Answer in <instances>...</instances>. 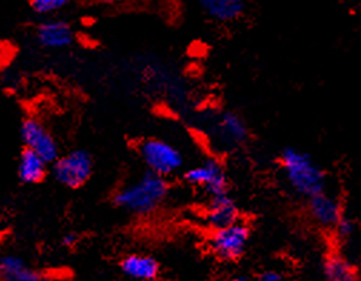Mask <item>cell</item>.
Returning <instances> with one entry per match:
<instances>
[{
  "label": "cell",
  "instance_id": "14",
  "mask_svg": "<svg viewBox=\"0 0 361 281\" xmlns=\"http://www.w3.org/2000/svg\"><path fill=\"white\" fill-rule=\"evenodd\" d=\"M249 127L246 122L234 111H224L217 125V137L223 144L242 146L249 140Z\"/></svg>",
  "mask_w": 361,
  "mask_h": 281
},
{
  "label": "cell",
  "instance_id": "6",
  "mask_svg": "<svg viewBox=\"0 0 361 281\" xmlns=\"http://www.w3.org/2000/svg\"><path fill=\"white\" fill-rule=\"evenodd\" d=\"M182 179L188 186L203 190L207 197L227 193L230 186L224 164L216 157H207L189 167L183 172Z\"/></svg>",
  "mask_w": 361,
  "mask_h": 281
},
{
  "label": "cell",
  "instance_id": "4",
  "mask_svg": "<svg viewBox=\"0 0 361 281\" xmlns=\"http://www.w3.org/2000/svg\"><path fill=\"white\" fill-rule=\"evenodd\" d=\"M137 153L147 170L166 179L182 172L186 161L182 150L173 143L159 137L142 140L139 143Z\"/></svg>",
  "mask_w": 361,
  "mask_h": 281
},
{
  "label": "cell",
  "instance_id": "21",
  "mask_svg": "<svg viewBox=\"0 0 361 281\" xmlns=\"http://www.w3.org/2000/svg\"><path fill=\"white\" fill-rule=\"evenodd\" d=\"M250 277L249 275H245V274H237V275H233L231 280L234 281H247Z\"/></svg>",
  "mask_w": 361,
  "mask_h": 281
},
{
  "label": "cell",
  "instance_id": "3",
  "mask_svg": "<svg viewBox=\"0 0 361 281\" xmlns=\"http://www.w3.org/2000/svg\"><path fill=\"white\" fill-rule=\"evenodd\" d=\"M250 239V224L240 218L230 226L212 230L207 240V249L219 261L235 263L245 257Z\"/></svg>",
  "mask_w": 361,
  "mask_h": 281
},
{
  "label": "cell",
  "instance_id": "13",
  "mask_svg": "<svg viewBox=\"0 0 361 281\" xmlns=\"http://www.w3.org/2000/svg\"><path fill=\"white\" fill-rule=\"evenodd\" d=\"M0 280L4 281H43L46 274L33 268L23 257L5 253L0 254Z\"/></svg>",
  "mask_w": 361,
  "mask_h": 281
},
{
  "label": "cell",
  "instance_id": "8",
  "mask_svg": "<svg viewBox=\"0 0 361 281\" xmlns=\"http://www.w3.org/2000/svg\"><path fill=\"white\" fill-rule=\"evenodd\" d=\"M307 213L314 224L324 230H333L337 221L344 214L341 200L324 192H320L307 199Z\"/></svg>",
  "mask_w": 361,
  "mask_h": 281
},
{
  "label": "cell",
  "instance_id": "18",
  "mask_svg": "<svg viewBox=\"0 0 361 281\" xmlns=\"http://www.w3.org/2000/svg\"><path fill=\"white\" fill-rule=\"evenodd\" d=\"M333 232L336 233V239L340 243L348 242L350 239L354 237V235L357 232V221L353 217L343 214L341 218L337 221L336 226L333 227Z\"/></svg>",
  "mask_w": 361,
  "mask_h": 281
},
{
  "label": "cell",
  "instance_id": "10",
  "mask_svg": "<svg viewBox=\"0 0 361 281\" xmlns=\"http://www.w3.org/2000/svg\"><path fill=\"white\" fill-rule=\"evenodd\" d=\"M75 37L73 26L63 19H46L36 27V40L44 49H66L73 44Z\"/></svg>",
  "mask_w": 361,
  "mask_h": 281
},
{
  "label": "cell",
  "instance_id": "17",
  "mask_svg": "<svg viewBox=\"0 0 361 281\" xmlns=\"http://www.w3.org/2000/svg\"><path fill=\"white\" fill-rule=\"evenodd\" d=\"M75 0H30L32 11L39 16H50L71 6Z\"/></svg>",
  "mask_w": 361,
  "mask_h": 281
},
{
  "label": "cell",
  "instance_id": "12",
  "mask_svg": "<svg viewBox=\"0 0 361 281\" xmlns=\"http://www.w3.org/2000/svg\"><path fill=\"white\" fill-rule=\"evenodd\" d=\"M122 274L136 281H156L161 274L160 263L150 254L132 253L122 258L118 264Z\"/></svg>",
  "mask_w": 361,
  "mask_h": 281
},
{
  "label": "cell",
  "instance_id": "9",
  "mask_svg": "<svg viewBox=\"0 0 361 281\" xmlns=\"http://www.w3.org/2000/svg\"><path fill=\"white\" fill-rule=\"evenodd\" d=\"M242 218V213L235 203V200L227 193L210 196L204 207L203 220L209 230H217Z\"/></svg>",
  "mask_w": 361,
  "mask_h": 281
},
{
  "label": "cell",
  "instance_id": "5",
  "mask_svg": "<svg viewBox=\"0 0 361 281\" xmlns=\"http://www.w3.org/2000/svg\"><path fill=\"white\" fill-rule=\"evenodd\" d=\"M93 168V157L83 149H76L63 156H59L49 166L53 179L71 190L83 187L90 180Z\"/></svg>",
  "mask_w": 361,
  "mask_h": 281
},
{
  "label": "cell",
  "instance_id": "2",
  "mask_svg": "<svg viewBox=\"0 0 361 281\" xmlns=\"http://www.w3.org/2000/svg\"><path fill=\"white\" fill-rule=\"evenodd\" d=\"M280 166L290 189L305 199L326 190L327 175L310 153L286 147L280 153Z\"/></svg>",
  "mask_w": 361,
  "mask_h": 281
},
{
  "label": "cell",
  "instance_id": "20",
  "mask_svg": "<svg viewBox=\"0 0 361 281\" xmlns=\"http://www.w3.org/2000/svg\"><path fill=\"white\" fill-rule=\"evenodd\" d=\"M79 243V236L76 233H68L62 237V246L66 249H73Z\"/></svg>",
  "mask_w": 361,
  "mask_h": 281
},
{
  "label": "cell",
  "instance_id": "11",
  "mask_svg": "<svg viewBox=\"0 0 361 281\" xmlns=\"http://www.w3.org/2000/svg\"><path fill=\"white\" fill-rule=\"evenodd\" d=\"M197 5L207 19L219 25H230L245 16L249 0H197Z\"/></svg>",
  "mask_w": 361,
  "mask_h": 281
},
{
  "label": "cell",
  "instance_id": "15",
  "mask_svg": "<svg viewBox=\"0 0 361 281\" xmlns=\"http://www.w3.org/2000/svg\"><path fill=\"white\" fill-rule=\"evenodd\" d=\"M49 163L37 153L23 149L18 160V176L25 185L42 183L49 173Z\"/></svg>",
  "mask_w": 361,
  "mask_h": 281
},
{
  "label": "cell",
  "instance_id": "16",
  "mask_svg": "<svg viewBox=\"0 0 361 281\" xmlns=\"http://www.w3.org/2000/svg\"><path fill=\"white\" fill-rule=\"evenodd\" d=\"M322 271L329 281H355L358 278L355 264L338 251H331L324 257Z\"/></svg>",
  "mask_w": 361,
  "mask_h": 281
},
{
  "label": "cell",
  "instance_id": "7",
  "mask_svg": "<svg viewBox=\"0 0 361 281\" xmlns=\"http://www.w3.org/2000/svg\"><path fill=\"white\" fill-rule=\"evenodd\" d=\"M20 139L26 149L37 153L49 164L60 156V147L51 132L37 118H26L20 125Z\"/></svg>",
  "mask_w": 361,
  "mask_h": 281
},
{
  "label": "cell",
  "instance_id": "1",
  "mask_svg": "<svg viewBox=\"0 0 361 281\" xmlns=\"http://www.w3.org/2000/svg\"><path fill=\"white\" fill-rule=\"evenodd\" d=\"M170 193L169 179L146 170L140 177L126 183L113 194V204L139 218L154 214Z\"/></svg>",
  "mask_w": 361,
  "mask_h": 281
},
{
  "label": "cell",
  "instance_id": "19",
  "mask_svg": "<svg viewBox=\"0 0 361 281\" xmlns=\"http://www.w3.org/2000/svg\"><path fill=\"white\" fill-rule=\"evenodd\" d=\"M286 275L284 273L279 271V270H273V268H269V270H263L259 275H257V280L259 281H281L284 280Z\"/></svg>",
  "mask_w": 361,
  "mask_h": 281
}]
</instances>
